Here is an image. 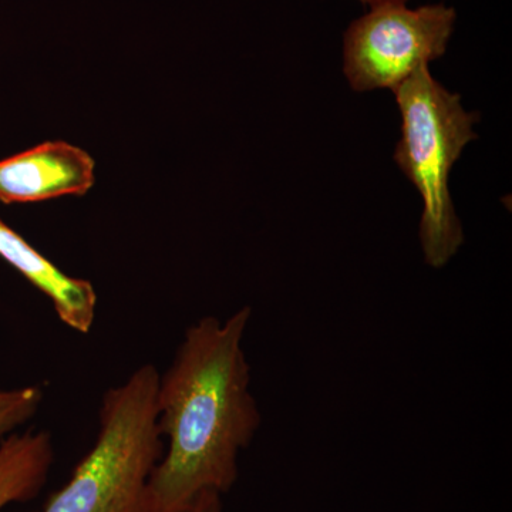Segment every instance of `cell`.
I'll use <instances>...</instances> for the list:
<instances>
[{
	"mask_svg": "<svg viewBox=\"0 0 512 512\" xmlns=\"http://www.w3.org/2000/svg\"><path fill=\"white\" fill-rule=\"evenodd\" d=\"M181 512H225L224 503H222V495L208 491V493L201 494L200 497L195 498V500Z\"/></svg>",
	"mask_w": 512,
	"mask_h": 512,
	"instance_id": "9",
	"label": "cell"
},
{
	"mask_svg": "<svg viewBox=\"0 0 512 512\" xmlns=\"http://www.w3.org/2000/svg\"><path fill=\"white\" fill-rule=\"evenodd\" d=\"M251 316L244 306L225 320L192 323L160 373L157 421L167 450L148 483V512H181L201 494L224 495L237 483L239 456L262 423L244 350Z\"/></svg>",
	"mask_w": 512,
	"mask_h": 512,
	"instance_id": "1",
	"label": "cell"
},
{
	"mask_svg": "<svg viewBox=\"0 0 512 512\" xmlns=\"http://www.w3.org/2000/svg\"><path fill=\"white\" fill-rule=\"evenodd\" d=\"M158 379L146 363L104 393L93 447L39 512H148V483L164 451Z\"/></svg>",
	"mask_w": 512,
	"mask_h": 512,
	"instance_id": "2",
	"label": "cell"
},
{
	"mask_svg": "<svg viewBox=\"0 0 512 512\" xmlns=\"http://www.w3.org/2000/svg\"><path fill=\"white\" fill-rule=\"evenodd\" d=\"M456 22V9L444 3L375 6L345 33L343 72L349 86L360 93L396 92L421 66L446 55Z\"/></svg>",
	"mask_w": 512,
	"mask_h": 512,
	"instance_id": "4",
	"label": "cell"
},
{
	"mask_svg": "<svg viewBox=\"0 0 512 512\" xmlns=\"http://www.w3.org/2000/svg\"><path fill=\"white\" fill-rule=\"evenodd\" d=\"M45 400L42 387L0 389V441L16 433L39 413Z\"/></svg>",
	"mask_w": 512,
	"mask_h": 512,
	"instance_id": "8",
	"label": "cell"
},
{
	"mask_svg": "<svg viewBox=\"0 0 512 512\" xmlns=\"http://www.w3.org/2000/svg\"><path fill=\"white\" fill-rule=\"evenodd\" d=\"M360 2L365 3L370 8H375V6L386 5V3H404L406 5L409 0H360Z\"/></svg>",
	"mask_w": 512,
	"mask_h": 512,
	"instance_id": "10",
	"label": "cell"
},
{
	"mask_svg": "<svg viewBox=\"0 0 512 512\" xmlns=\"http://www.w3.org/2000/svg\"><path fill=\"white\" fill-rule=\"evenodd\" d=\"M55 461L52 434L26 430L0 441V511L26 503L45 487Z\"/></svg>",
	"mask_w": 512,
	"mask_h": 512,
	"instance_id": "7",
	"label": "cell"
},
{
	"mask_svg": "<svg viewBox=\"0 0 512 512\" xmlns=\"http://www.w3.org/2000/svg\"><path fill=\"white\" fill-rule=\"evenodd\" d=\"M94 165L82 148L47 141L0 161V201L9 205L80 197L93 187Z\"/></svg>",
	"mask_w": 512,
	"mask_h": 512,
	"instance_id": "5",
	"label": "cell"
},
{
	"mask_svg": "<svg viewBox=\"0 0 512 512\" xmlns=\"http://www.w3.org/2000/svg\"><path fill=\"white\" fill-rule=\"evenodd\" d=\"M394 96L402 137L393 160L423 201L419 239L424 262L444 268L464 244L448 181L464 148L477 138L474 127L480 114L464 109L460 94L448 92L429 66L417 69Z\"/></svg>",
	"mask_w": 512,
	"mask_h": 512,
	"instance_id": "3",
	"label": "cell"
},
{
	"mask_svg": "<svg viewBox=\"0 0 512 512\" xmlns=\"http://www.w3.org/2000/svg\"><path fill=\"white\" fill-rule=\"evenodd\" d=\"M0 258L52 302L57 318L67 328L82 335L92 330L97 313V293L92 282L64 274L2 220Z\"/></svg>",
	"mask_w": 512,
	"mask_h": 512,
	"instance_id": "6",
	"label": "cell"
}]
</instances>
